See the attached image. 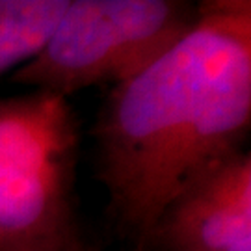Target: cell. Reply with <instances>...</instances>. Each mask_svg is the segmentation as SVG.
Wrapping results in <instances>:
<instances>
[{
  "label": "cell",
  "mask_w": 251,
  "mask_h": 251,
  "mask_svg": "<svg viewBox=\"0 0 251 251\" xmlns=\"http://www.w3.org/2000/svg\"><path fill=\"white\" fill-rule=\"evenodd\" d=\"M132 251H147V250H145L144 246H136V248H134Z\"/></svg>",
  "instance_id": "7"
},
{
  "label": "cell",
  "mask_w": 251,
  "mask_h": 251,
  "mask_svg": "<svg viewBox=\"0 0 251 251\" xmlns=\"http://www.w3.org/2000/svg\"><path fill=\"white\" fill-rule=\"evenodd\" d=\"M78 132L65 97L34 91L0 99V246L76 222Z\"/></svg>",
  "instance_id": "3"
},
{
  "label": "cell",
  "mask_w": 251,
  "mask_h": 251,
  "mask_svg": "<svg viewBox=\"0 0 251 251\" xmlns=\"http://www.w3.org/2000/svg\"><path fill=\"white\" fill-rule=\"evenodd\" d=\"M251 240V156L240 151L180 194L160 216L145 250L231 251Z\"/></svg>",
  "instance_id": "4"
},
{
  "label": "cell",
  "mask_w": 251,
  "mask_h": 251,
  "mask_svg": "<svg viewBox=\"0 0 251 251\" xmlns=\"http://www.w3.org/2000/svg\"><path fill=\"white\" fill-rule=\"evenodd\" d=\"M198 8L177 0H69L39 52L9 75L36 91H75L144 71L194 26Z\"/></svg>",
  "instance_id": "2"
},
{
  "label": "cell",
  "mask_w": 251,
  "mask_h": 251,
  "mask_svg": "<svg viewBox=\"0 0 251 251\" xmlns=\"http://www.w3.org/2000/svg\"><path fill=\"white\" fill-rule=\"evenodd\" d=\"M69 0H0V78L34 58Z\"/></svg>",
  "instance_id": "5"
},
{
  "label": "cell",
  "mask_w": 251,
  "mask_h": 251,
  "mask_svg": "<svg viewBox=\"0 0 251 251\" xmlns=\"http://www.w3.org/2000/svg\"><path fill=\"white\" fill-rule=\"evenodd\" d=\"M0 251H97V248L80 233L76 222H73L52 233L0 246Z\"/></svg>",
  "instance_id": "6"
},
{
  "label": "cell",
  "mask_w": 251,
  "mask_h": 251,
  "mask_svg": "<svg viewBox=\"0 0 251 251\" xmlns=\"http://www.w3.org/2000/svg\"><path fill=\"white\" fill-rule=\"evenodd\" d=\"M251 123V2L199 4L194 26L114 86L97 125L99 179L145 246L164 210L233 154Z\"/></svg>",
  "instance_id": "1"
}]
</instances>
